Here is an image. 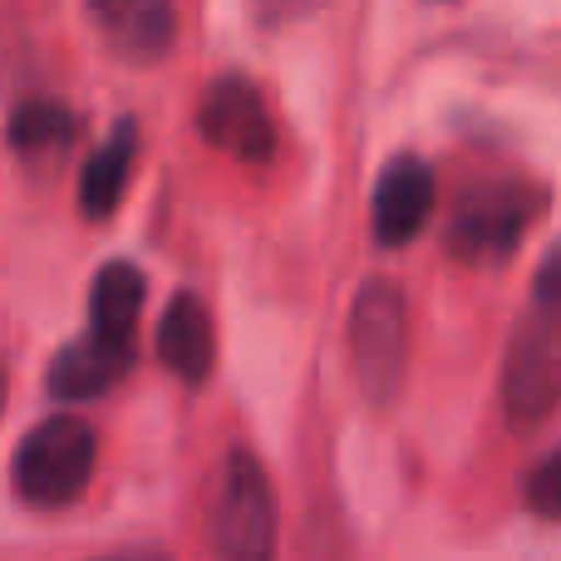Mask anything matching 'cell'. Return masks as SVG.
Returning a JSON list of instances; mask_svg holds the SVG:
<instances>
[{"mask_svg":"<svg viewBox=\"0 0 561 561\" xmlns=\"http://www.w3.org/2000/svg\"><path fill=\"white\" fill-rule=\"evenodd\" d=\"M99 458V438L84 419L55 414L35 424L15 448V493L39 507H65L89 488Z\"/></svg>","mask_w":561,"mask_h":561,"instance_id":"cell-1","label":"cell"},{"mask_svg":"<svg viewBox=\"0 0 561 561\" xmlns=\"http://www.w3.org/2000/svg\"><path fill=\"white\" fill-rule=\"evenodd\" d=\"M207 537L217 561H276V497L252 454L227 458Z\"/></svg>","mask_w":561,"mask_h":561,"instance_id":"cell-2","label":"cell"},{"mask_svg":"<svg viewBox=\"0 0 561 561\" xmlns=\"http://www.w3.org/2000/svg\"><path fill=\"white\" fill-rule=\"evenodd\" d=\"M537 217V193L523 183H478L463 193L454 222H448V252L458 262H507L523 242L527 222Z\"/></svg>","mask_w":561,"mask_h":561,"instance_id":"cell-3","label":"cell"},{"mask_svg":"<svg viewBox=\"0 0 561 561\" xmlns=\"http://www.w3.org/2000/svg\"><path fill=\"white\" fill-rule=\"evenodd\" d=\"M350 340H355V369L369 399H394L404 379V350H409V320L404 296L394 280L375 276L359 286L355 310H350Z\"/></svg>","mask_w":561,"mask_h":561,"instance_id":"cell-4","label":"cell"},{"mask_svg":"<svg viewBox=\"0 0 561 561\" xmlns=\"http://www.w3.org/2000/svg\"><path fill=\"white\" fill-rule=\"evenodd\" d=\"M197 128H203L207 144L227 148V153L247 158V163H262V158H272V148H276V134H272V118H266L262 94L237 75L217 79V84L203 94Z\"/></svg>","mask_w":561,"mask_h":561,"instance_id":"cell-5","label":"cell"},{"mask_svg":"<svg viewBox=\"0 0 561 561\" xmlns=\"http://www.w3.org/2000/svg\"><path fill=\"white\" fill-rule=\"evenodd\" d=\"M434 213V168L414 153L389 158V168L375 183V237L385 247H404L409 237L424 232Z\"/></svg>","mask_w":561,"mask_h":561,"instance_id":"cell-6","label":"cell"},{"mask_svg":"<svg viewBox=\"0 0 561 561\" xmlns=\"http://www.w3.org/2000/svg\"><path fill=\"white\" fill-rule=\"evenodd\" d=\"M158 355H163V365L173 369L178 379H187V385H203V379L213 375V359H217L213 316H207V306L193 290L168 300L163 320H158Z\"/></svg>","mask_w":561,"mask_h":561,"instance_id":"cell-7","label":"cell"},{"mask_svg":"<svg viewBox=\"0 0 561 561\" xmlns=\"http://www.w3.org/2000/svg\"><path fill=\"white\" fill-rule=\"evenodd\" d=\"M128 359L134 345H118V340H99L84 335L75 345H65L49 365V394L59 399H99L104 389H114L128 375Z\"/></svg>","mask_w":561,"mask_h":561,"instance_id":"cell-8","label":"cell"},{"mask_svg":"<svg viewBox=\"0 0 561 561\" xmlns=\"http://www.w3.org/2000/svg\"><path fill=\"white\" fill-rule=\"evenodd\" d=\"M561 394V335L547 325H533L527 340L517 345L513 369H507V399H513V414H542L552 409Z\"/></svg>","mask_w":561,"mask_h":561,"instance_id":"cell-9","label":"cell"},{"mask_svg":"<svg viewBox=\"0 0 561 561\" xmlns=\"http://www.w3.org/2000/svg\"><path fill=\"white\" fill-rule=\"evenodd\" d=\"M144 296H148V280L134 262H108L104 272L94 276V290H89V335L134 345V325H138V310H144Z\"/></svg>","mask_w":561,"mask_h":561,"instance_id":"cell-10","label":"cell"},{"mask_svg":"<svg viewBox=\"0 0 561 561\" xmlns=\"http://www.w3.org/2000/svg\"><path fill=\"white\" fill-rule=\"evenodd\" d=\"M134 148H138V128L124 118L114 128V138L84 163V178H79V207H84V217H108L118 207L128 168H134Z\"/></svg>","mask_w":561,"mask_h":561,"instance_id":"cell-11","label":"cell"},{"mask_svg":"<svg viewBox=\"0 0 561 561\" xmlns=\"http://www.w3.org/2000/svg\"><path fill=\"white\" fill-rule=\"evenodd\" d=\"M94 20L108 30V45L128 59H158L173 39V10L168 5H94Z\"/></svg>","mask_w":561,"mask_h":561,"instance_id":"cell-12","label":"cell"},{"mask_svg":"<svg viewBox=\"0 0 561 561\" xmlns=\"http://www.w3.org/2000/svg\"><path fill=\"white\" fill-rule=\"evenodd\" d=\"M69 138H75V118L65 104H49V99L15 108V118H10V144L25 148V153H45V148H59Z\"/></svg>","mask_w":561,"mask_h":561,"instance_id":"cell-13","label":"cell"},{"mask_svg":"<svg viewBox=\"0 0 561 561\" xmlns=\"http://www.w3.org/2000/svg\"><path fill=\"white\" fill-rule=\"evenodd\" d=\"M527 507L547 523H561V448L527 473Z\"/></svg>","mask_w":561,"mask_h":561,"instance_id":"cell-14","label":"cell"},{"mask_svg":"<svg viewBox=\"0 0 561 561\" xmlns=\"http://www.w3.org/2000/svg\"><path fill=\"white\" fill-rule=\"evenodd\" d=\"M537 300H542V306H561V242L542 256V266H537Z\"/></svg>","mask_w":561,"mask_h":561,"instance_id":"cell-15","label":"cell"},{"mask_svg":"<svg viewBox=\"0 0 561 561\" xmlns=\"http://www.w3.org/2000/svg\"><path fill=\"white\" fill-rule=\"evenodd\" d=\"M108 561H163V557H144V552H134V557H108Z\"/></svg>","mask_w":561,"mask_h":561,"instance_id":"cell-16","label":"cell"}]
</instances>
